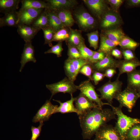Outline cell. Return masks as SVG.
Instances as JSON below:
<instances>
[{
  "label": "cell",
  "instance_id": "3",
  "mask_svg": "<svg viewBox=\"0 0 140 140\" xmlns=\"http://www.w3.org/2000/svg\"><path fill=\"white\" fill-rule=\"evenodd\" d=\"M119 78L117 77L113 82L110 80L97 89L100 93V98L101 100H105L108 103L111 104L116 95L121 91L123 83Z\"/></svg>",
  "mask_w": 140,
  "mask_h": 140
},
{
  "label": "cell",
  "instance_id": "2",
  "mask_svg": "<svg viewBox=\"0 0 140 140\" xmlns=\"http://www.w3.org/2000/svg\"><path fill=\"white\" fill-rule=\"evenodd\" d=\"M106 105L110 106L117 117V120L115 126L123 140H125L126 134L133 125L140 123V119L131 117L124 114L122 110V107H115L108 103Z\"/></svg>",
  "mask_w": 140,
  "mask_h": 140
},
{
  "label": "cell",
  "instance_id": "32",
  "mask_svg": "<svg viewBox=\"0 0 140 140\" xmlns=\"http://www.w3.org/2000/svg\"><path fill=\"white\" fill-rule=\"evenodd\" d=\"M140 140V123L132 127L127 132L125 140Z\"/></svg>",
  "mask_w": 140,
  "mask_h": 140
},
{
  "label": "cell",
  "instance_id": "49",
  "mask_svg": "<svg viewBox=\"0 0 140 140\" xmlns=\"http://www.w3.org/2000/svg\"><path fill=\"white\" fill-rule=\"evenodd\" d=\"M97 140L96 139V138H95V139H94V140Z\"/></svg>",
  "mask_w": 140,
  "mask_h": 140
},
{
  "label": "cell",
  "instance_id": "46",
  "mask_svg": "<svg viewBox=\"0 0 140 140\" xmlns=\"http://www.w3.org/2000/svg\"><path fill=\"white\" fill-rule=\"evenodd\" d=\"M116 73V68H110L107 69L104 73L106 77L110 79Z\"/></svg>",
  "mask_w": 140,
  "mask_h": 140
},
{
  "label": "cell",
  "instance_id": "7",
  "mask_svg": "<svg viewBox=\"0 0 140 140\" xmlns=\"http://www.w3.org/2000/svg\"><path fill=\"white\" fill-rule=\"evenodd\" d=\"M45 9H22L17 11L18 24L32 25L34 21Z\"/></svg>",
  "mask_w": 140,
  "mask_h": 140
},
{
  "label": "cell",
  "instance_id": "5",
  "mask_svg": "<svg viewBox=\"0 0 140 140\" xmlns=\"http://www.w3.org/2000/svg\"><path fill=\"white\" fill-rule=\"evenodd\" d=\"M46 87L51 93L50 99L57 93H68L71 95L78 89V86L75 85L74 82L71 81L67 77L57 82L46 85Z\"/></svg>",
  "mask_w": 140,
  "mask_h": 140
},
{
  "label": "cell",
  "instance_id": "48",
  "mask_svg": "<svg viewBox=\"0 0 140 140\" xmlns=\"http://www.w3.org/2000/svg\"><path fill=\"white\" fill-rule=\"evenodd\" d=\"M129 5L137 6H140V0H130L128 1Z\"/></svg>",
  "mask_w": 140,
  "mask_h": 140
},
{
  "label": "cell",
  "instance_id": "40",
  "mask_svg": "<svg viewBox=\"0 0 140 140\" xmlns=\"http://www.w3.org/2000/svg\"><path fill=\"white\" fill-rule=\"evenodd\" d=\"M94 70L90 64H87L83 66L80 69L79 73L88 77L92 81V77Z\"/></svg>",
  "mask_w": 140,
  "mask_h": 140
},
{
  "label": "cell",
  "instance_id": "15",
  "mask_svg": "<svg viewBox=\"0 0 140 140\" xmlns=\"http://www.w3.org/2000/svg\"><path fill=\"white\" fill-rule=\"evenodd\" d=\"M34 48L32 44L31 41L25 42L21 57L20 72H21L27 62L30 61L36 62V60L34 57Z\"/></svg>",
  "mask_w": 140,
  "mask_h": 140
},
{
  "label": "cell",
  "instance_id": "17",
  "mask_svg": "<svg viewBox=\"0 0 140 140\" xmlns=\"http://www.w3.org/2000/svg\"><path fill=\"white\" fill-rule=\"evenodd\" d=\"M49 9L52 10L68 9L73 7L76 4L74 0H47Z\"/></svg>",
  "mask_w": 140,
  "mask_h": 140
},
{
  "label": "cell",
  "instance_id": "20",
  "mask_svg": "<svg viewBox=\"0 0 140 140\" xmlns=\"http://www.w3.org/2000/svg\"><path fill=\"white\" fill-rule=\"evenodd\" d=\"M127 87L140 93V70L136 69L127 73Z\"/></svg>",
  "mask_w": 140,
  "mask_h": 140
},
{
  "label": "cell",
  "instance_id": "29",
  "mask_svg": "<svg viewBox=\"0 0 140 140\" xmlns=\"http://www.w3.org/2000/svg\"><path fill=\"white\" fill-rule=\"evenodd\" d=\"M48 17L47 9H45L35 20L32 25L40 29L48 26Z\"/></svg>",
  "mask_w": 140,
  "mask_h": 140
},
{
  "label": "cell",
  "instance_id": "12",
  "mask_svg": "<svg viewBox=\"0 0 140 140\" xmlns=\"http://www.w3.org/2000/svg\"><path fill=\"white\" fill-rule=\"evenodd\" d=\"M118 62L111 55H107L101 60L91 65L94 71L104 73L109 68H117Z\"/></svg>",
  "mask_w": 140,
  "mask_h": 140
},
{
  "label": "cell",
  "instance_id": "31",
  "mask_svg": "<svg viewBox=\"0 0 140 140\" xmlns=\"http://www.w3.org/2000/svg\"><path fill=\"white\" fill-rule=\"evenodd\" d=\"M64 68L67 77L71 81L74 82L76 78L75 76V70L68 58L65 61Z\"/></svg>",
  "mask_w": 140,
  "mask_h": 140
},
{
  "label": "cell",
  "instance_id": "39",
  "mask_svg": "<svg viewBox=\"0 0 140 140\" xmlns=\"http://www.w3.org/2000/svg\"><path fill=\"white\" fill-rule=\"evenodd\" d=\"M67 55L68 58L72 59L81 58L80 53L77 47L69 44H67Z\"/></svg>",
  "mask_w": 140,
  "mask_h": 140
},
{
  "label": "cell",
  "instance_id": "33",
  "mask_svg": "<svg viewBox=\"0 0 140 140\" xmlns=\"http://www.w3.org/2000/svg\"><path fill=\"white\" fill-rule=\"evenodd\" d=\"M69 28L64 27L55 32L53 41L62 42L66 41L69 37Z\"/></svg>",
  "mask_w": 140,
  "mask_h": 140
},
{
  "label": "cell",
  "instance_id": "43",
  "mask_svg": "<svg viewBox=\"0 0 140 140\" xmlns=\"http://www.w3.org/2000/svg\"><path fill=\"white\" fill-rule=\"evenodd\" d=\"M106 76L105 74L96 71H94L92 78L95 85H97L99 82L101 81Z\"/></svg>",
  "mask_w": 140,
  "mask_h": 140
},
{
  "label": "cell",
  "instance_id": "38",
  "mask_svg": "<svg viewBox=\"0 0 140 140\" xmlns=\"http://www.w3.org/2000/svg\"><path fill=\"white\" fill-rule=\"evenodd\" d=\"M63 50L62 42H59L56 45H53L50 49L45 52L44 53L54 54H56L57 57H59L62 56V53Z\"/></svg>",
  "mask_w": 140,
  "mask_h": 140
},
{
  "label": "cell",
  "instance_id": "30",
  "mask_svg": "<svg viewBox=\"0 0 140 140\" xmlns=\"http://www.w3.org/2000/svg\"><path fill=\"white\" fill-rule=\"evenodd\" d=\"M139 44L132 39L125 36L120 41L119 45L123 49H128L134 51Z\"/></svg>",
  "mask_w": 140,
  "mask_h": 140
},
{
  "label": "cell",
  "instance_id": "21",
  "mask_svg": "<svg viewBox=\"0 0 140 140\" xmlns=\"http://www.w3.org/2000/svg\"><path fill=\"white\" fill-rule=\"evenodd\" d=\"M53 11L59 18L64 27H71L74 24L75 20L69 10L61 9Z\"/></svg>",
  "mask_w": 140,
  "mask_h": 140
},
{
  "label": "cell",
  "instance_id": "23",
  "mask_svg": "<svg viewBox=\"0 0 140 140\" xmlns=\"http://www.w3.org/2000/svg\"><path fill=\"white\" fill-rule=\"evenodd\" d=\"M100 46L97 51L102 52L106 55H111L112 50L118 45L110 40L103 34L100 35Z\"/></svg>",
  "mask_w": 140,
  "mask_h": 140
},
{
  "label": "cell",
  "instance_id": "37",
  "mask_svg": "<svg viewBox=\"0 0 140 140\" xmlns=\"http://www.w3.org/2000/svg\"><path fill=\"white\" fill-rule=\"evenodd\" d=\"M69 58L74 67L75 71V76L76 78L79 73V71L81 68L86 64H89L88 61L81 58L76 59Z\"/></svg>",
  "mask_w": 140,
  "mask_h": 140
},
{
  "label": "cell",
  "instance_id": "9",
  "mask_svg": "<svg viewBox=\"0 0 140 140\" xmlns=\"http://www.w3.org/2000/svg\"><path fill=\"white\" fill-rule=\"evenodd\" d=\"M75 16L78 26L82 30L87 31L91 29L95 25L94 19L86 10L78 11L75 13Z\"/></svg>",
  "mask_w": 140,
  "mask_h": 140
},
{
  "label": "cell",
  "instance_id": "44",
  "mask_svg": "<svg viewBox=\"0 0 140 140\" xmlns=\"http://www.w3.org/2000/svg\"><path fill=\"white\" fill-rule=\"evenodd\" d=\"M133 51L128 49H123L122 51L124 60H130L137 58Z\"/></svg>",
  "mask_w": 140,
  "mask_h": 140
},
{
  "label": "cell",
  "instance_id": "16",
  "mask_svg": "<svg viewBox=\"0 0 140 140\" xmlns=\"http://www.w3.org/2000/svg\"><path fill=\"white\" fill-rule=\"evenodd\" d=\"M139 66L140 61L137 58L130 60H119L117 67L119 71L118 77L119 78L121 74L124 73H128L132 72Z\"/></svg>",
  "mask_w": 140,
  "mask_h": 140
},
{
  "label": "cell",
  "instance_id": "18",
  "mask_svg": "<svg viewBox=\"0 0 140 140\" xmlns=\"http://www.w3.org/2000/svg\"><path fill=\"white\" fill-rule=\"evenodd\" d=\"M120 23V18L117 14L108 12L103 16L101 26L103 29H108Z\"/></svg>",
  "mask_w": 140,
  "mask_h": 140
},
{
  "label": "cell",
  "instance_id": "27",
  "mask_svg": "<svg viewBox=\"0 0 140 140\" xmlns=\"http://www.w3.org/2000/svg\"><path fill=\"white\" fill-rule=\"evenodd\" d=\"M103 34L110 40L118 45L120 41L125 36L122 31L118 28L106 30Z\"/></svg>",
  "mask_w": 140,
  "mask_h": 140
},
{
  "label": "cell",
  "instance_id": "26",
  "mask_svg": "<svg viewBox=\"0 0 140 140\" xmlns=\"http://www.w3.org/2000/svg\"><path fill=\"white\" fill-rule=\"evenodd\" d=\"M21 8H32L36 9H49L48 4L44 1L39 0H22L21 1Z\"/></svg>",
  "mask_w": 140,
  "mask_h": 140
},
{
  "label": "cell",
  "instance_id": "41",
  "mask_svg": "<svg viewBox=\"0 0 140 140\" xmlns=\"http://www.w3.org/2000/svg\"><path fill=\"white\" fill-rule=\"evenodd\" d=\"M106 55L102 52L94 51L93 55L88 61L90 64H93L102 60Z\"/></svg>",
  "mask_w": 140,
  "mask_h": 140
},
{
  "label": "cell",
  "instance_id": "35",
  "mask_svg": "<svg viewBox=\"0 0 140 140\" xmlns=\"http://www.w3.org/2000/svg\"><path fill=\"white\" fill-rule=\"evenodd\" d=\"M41 30L44 33L45 39L44 44H48L50 47H51L53 46L52 42L53 41L55 32L49 26L42 29Z\"/></svg>",
  "mask_w": 140,
  "mask_h": 140
},
{
  "label": "cell",
  "instance_id": "28",
  "mask_svg": "<svg viewBox=\"0 0 140 140\" xmlns=\"http://www.w3.org/2000/svg\"><path fill=\"white\" fill-rule=\"evenodd\" d=\"M19 0H0V12L4 14L8 12L16 11L19 8Z\"/></svg>",
  "mask_w": 140,
  "mask_h": 140
},
{
  "label": "cell",
  "instance_id": "42",
  "mask_svg": "<svg viewBox=\"0 0 140 140\" xmlns=\"http://www.w3.org/2000/svg\"><path fill=\"white\" fill-rule=\"evenodd\" d=\"M44 124L43 122H40L39 125L37 127L32 126L31 128L32 136L30 140H36L40 136L41 130V128Z\"/></svg>",
  "mask_w": 140,
  "mask_h": 140
},
{
  "label": "cell",
  "instance_id": "50",
  "mask_svg": "<svg viewBox=\"0 0 140 140\" xmlns=\"http://www.w3.org/2000/svg\"><path fill=\"white\" fill-rule=\"evenodd\" d=\"M132 140H140V139H133Z\"/></svg>",
  "mask_w": 140,
  "mask_h": 140
},
{
  "label": "cell",
  "instance_id": "6",
  "mask_svg": "<svg viewBox=\"0 0 140 140\" xmlns=\"http://www.w3.org/2000/svg\"><path fill=\"white\" fill-rule=\"evenodd\" d=\"M78 90L89 100L95 103L99 107L102 108L106 103L103 102L95 90V87L89 80L85 81L78 86Z\"/></svg>",
  "mask_w": 140,
  "mask_h": 140
},
{
  "label": "cell",
  "instance_id": "8",
  "mask_svg": "<svg viewBox=\"0 0 140 140\" xmlns=\"http://www.w3.org/2000/svg\"><path fill=\"white\" fill-rule=\"evenodd\" d=\"M51 100H47L38 111L32 120L33 122L36 123L46 121L52 114H54L58 106L53 105L51 102Z\"/></svg>",
  "mask_w": 140,
  "mask_h": 140
},
{
  "label": "cell",
  "instance_id": "45",
  "mask_svg": "<svg viewBox=\"0 0 140 140\" xmlns=\"http://www.w3.org/2000/svg\"><path fill=\"white\" fill-rule=\"evenodd\" d=\"M107 2L115 11H117L119 8L122 4L123 1L122 0H107Z\"/></svg>",
  "mask_w": 140,
  "mask_h": 140
},
{
  "label": "cell",
  "instance_id": "14",
  "mask_svg": "<svg viewBox=\"0 0 140 140\" xmlns=\"http://www.w3.org/2000/svg\"><path fill=\"white\" fill-rule=\"evenodd\" d=\"M83 1L91 11L99 19L105 13L106 6L102 0H84Z\"/></svg>",
  "mask_w": 140,
  "mask_h": 140
},
{
  "label": "cell",
  "instance_id": "11",
  "mask_svg": "<svg viewBox=\"0 0 140 140\" xmlns=\"http://www.w3.org/2000/svg\"><path fill=\"white\" fill-rule=\"evenodd\" d=\"M75 97V108L78 112V116L84 114L94 108L99 107L96 104L90 101L81 92Z\"/></svg>",
  "mask_w": 140,
  "mask_h": 140
},
{
  "label": "cell",
  "instance_id": "19",
  "mask_svg": "<svg viewBox=\"0 0 140 140\" xmlns=\"http://www.w3.org/2000/svg\"><path fill=\"white\" fill-rule=\"evenodd\" d=\"M76 97H74L72 95H71V99L64 102H61L59 100H53L59 103L60 105L56 109L54 114L60 113L62 114L75 113L78 114V112L73 104Z\"/></svg>",
  "mask_w": 140,
  "mask_h": 140
},
{
  "label": "cell",
  "instance_id": "25",
  "mask_svg": "<svg viewBox=\"0 0 140 140\" xmlns=\"http://www.w3.org/2000/svg\"><path fill=\"white\" fill-rule=\"evenodd\" d=\"M48 17V26L56 32L64 27L60 19L52 10L47 9Z\"/></svg>",
  "mask_w": 140,
  "mask_h": 140
},
{
  "label": "cell",
  "instance_id": "51",
  "mask_svg": "<svg viewBox=\"0 0 140 140\" xmlns=\"http://www.w3.org/2000/svg\"></svg>",
  "mask_w": 140,
  "mask_h": 140
},
{
  "label": "cell",
  "instance_id": "47",
  "mask_svg": "<svg viewBox=\"0 0 140 140\" xmlns=\"http://www.w3.org/2000/svg\"><path fill=\"white\" fill-rule=\"evenodd\" d=\"M111 55L118 59H121L123 55L122 51L118 49L115 48L111 51Z\"/></svg>",
  "mask_w": 140,
  "mask_h": 140
},
{
  "label": "cell",
  "instance_id": "1",
  "mask_svg": "<svg viewBox=\"0 0 140 140\" xmlns=\"http://www.w3.org/2000/svg\"><path fill=\"white\" fill-rule=\"evenodd\" d=\"M116 115L112 109L97 107L79 116L83 138H91L107 123L115 119Z\"/></svg>",
  "mask_w": 140,
  "mask_h": 140
},
{
  "label": "cell",
  "instance_id": "10",
  "mask_svg": "<svg viewBox=\"0 0 140 140\" xmlns=\"http://www.w3.org/2000/svg\"><path fill=\"white\" fill-rule=\"evenodd\" d=\"M95 135L97 140H123L115 127L111 125H104Z\"/></svg>",
  "mask_w": 140,
  "mask_h": 140
},
{
  "label": "cell",
  "instance_id": "22",
  "mask_svg": "<svg viewBox=\"0 0 140 140\" xmlns=\"http://www.w3.org/2000/svg\"><path fill=\"white\" fill-rule=\"evenodd\" d=\"M4 17L0 18V26H7L17 27L18 24L17 11H12L5 14Z\"/></svg>",
  "mask_w": 140,
  "mask_h": 140
},
{
  "label": "cell",
  "instance_id": "24",
  "mask_svg": "<svg viewBox=\"0 0 140 140\" xmlns=\"http://www.w3.org/2000/svg\"><path fill=\"white\" fill-rule=\"evenodd\" d=\"M69 37L66 41L67 44L77 47L81 43L85 42L81 33V31L69 28Z\"/></svg>",
  "mask_w": 140,
  "mask_h": 140
},
{
  "label": "cell",
  "instance_id": "4",
  "mask_svg": "<svg viewBox=\"0 0 140 140\" xmlns=\"http://www.w3.org/2000/svg\"><path fill=\"white\" fill-rule=\"evenodd\" d=\"M139 97V93L127 87L124 90L118 93L114 99L118 102L120 106L125 107L130 112Z\"/></svg>",
  "mask_w": 140,
  "mask_h": 140
},
{
  "label": "cell",
  "instance_id": "36",
  "mask_svg": "<svg viewBox=\"0 0 140 140\" xmlns=\"http://www.w3.org/2000/svg\"><path fill=\"white\" fill-rule=\"evenodd\" d=\"M90 46L95 50L98 47L99 40V32L97 30L87 34Z\"/></svg>",
  "mask_w": 140,
  "mask_h": 140
},
{
  "label": "cell",
  "instance_id": "13",
  "mask_svg": "<svg viewBox=\"0 0 140 140\" xmlns=\"http://www.w3.org/2000/svg\"><path fill=\"white\" fill-rule=\"evenodd\" d=\"M17 32L25 42L31 41L37 33L41 29L32 25L19 24L17 25Z\"/></svg>",
  "mask_w": 140,
  "mask_h": 140
},
{
  "label": "cell",
  "instance_id": "34",
  "mask_svg": "<svg viewBox=\"0 0 140 140\" xmlns=\"http://www.w3.org/2000/svg\"><path fill=\"white\" fill-rule=\"evenodd\" d=\"M77 47L79 51L81 58L87 61L92 56L94 52L88 48L85 42L81 43Z\"/></svg>",
  "mask_w": 140,
  "mask_h": 140
}]
</instances>
